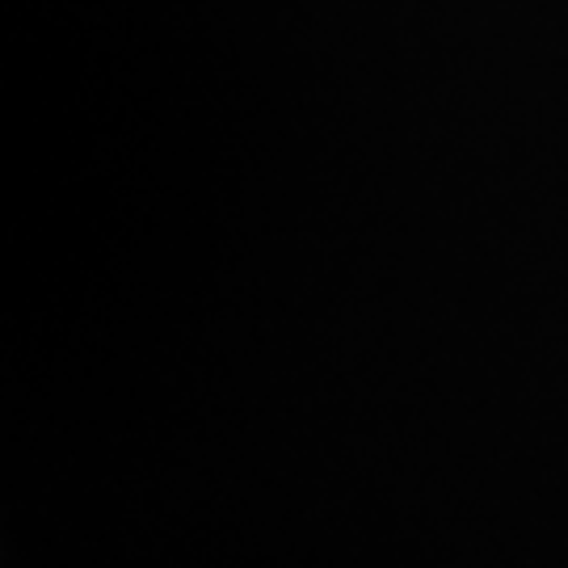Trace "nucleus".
I'll use <instances>...</instances> for the list:
<instances>
[]
</instances>
